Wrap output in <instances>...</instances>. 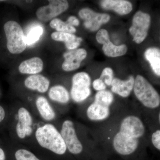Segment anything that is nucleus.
Masks as SVG:
<instances>
[{"label":"nucleus","instance_id":"obj_1","mask_svg":"<svg viewBox=\"0 0 160 160\" xmlns=\"http://www.w3.org/2000/svg\"><path fill=\"white\" fill-rule=\"evenodd\" d=\"M146 132V128L141 118L133 115L127 116L121 122L119 131L112 139V146L118 153L129 155L136 151L140 140Z\"/></svg>","mask_w":160,"mask_h":160},{"label":"nucleus","instance_id":"obj_2","mask_svg":"<svg viewBox=\"0 0 160 160\" xmlns=\"http://www.w3.org/2000/svg\"><path fill=\"white\" fill-rule=\"evenodd\" d=\"M36 138L39 144L58 155L66 153L67 148L61 133L54 126L47 124L38 128Z\"/></svg>","mask_w":160,"mask_h":160},{"label":"nucleus","instance_id":"obj_3","mask_svg":"<svg viewBox=\"0 0 160 160\" xmlns=\"http://www.w3.org/2000/svg\"><path fill=\"white\" fill-rule=\"evenodd\" d=\"M133 89L138 100L146 108L155 109L160 106L159 94L149 81L142 76H137L135 79Z\"/></svg>","mask_w":160,"mask_h":160},{"label":"nucleus","instance_id":"obj_4","mask_svg":"<svg viewBox=\"0 0 160 160\" xmlns=\"http://www.w3.org/2000/svg\"><path fill=\"white\" fill-rule=\"evenodd\" d=\"M114 100L111 92L104 90L98 91L94 101L86 111L88 118L91 121H101L107 119L110 115V106Z\"/></svg>","mask_w":160,"mask_h":160},{"label":"nucleus","instance_id":"obj_5","mask_svg":"<svg viewBox=\"0 0 160 160\" xmlns=\"http://www.w3.org/2000/svg\"><path fill=\"white\" fill-rule=\"evenodd\" d=\"M4 31L7 39V47L12 54H20L26 48L25 36L22 27L17 22L9 21L5 23Z\"/></svg>","mask_w":160,"mask_h":160},{"label":"nucleus","instance_id":"obj_6","mask_svg":"<svg viewBox=\"0 0 160 160\" xmlns=\"http://www.w3.org/2000/svg\"><path fill=\"white\" fill-rule=\"evenodd\" d=\"M91 78L86 72H79L72 78L71 95L76 102H81L86 99L91 94Z\"/></svg>","mask_w":160,"mask_h":160},{"label":"nucleus","instance_id":"obj_7","mask_svg":"<svg viewBox=\"0 0 160 160\" xmlns=\"http://www.w3.org/2000/svg\"><path fill=\"white\" fill-rule=\"evenodd\" d=\"M150 23L151 17L148 13L139 11L135 14L129 32L136 43L140 44L147 37Z\"/></svg>","mask_w":160,"mask_h":160},{"label":"nucleus","instance_id":"obj_8","mask_svg":"<svg viewBox=\"0 0 160 160\" xmlns=\"http://www.w3.org/2000/svg\"><path fill=\"white\" fill-rule=\"evenodd\" d=\"M61 134L67 149L71 153L78 154L82 151L83 147L75 129L74 124L70 120H66L63 122Z\"/></svg>","mask_w":160,"mask_h":160},{"label":"nucleus","instance_id":"obj_9","mask_svg":"<svg viewBox=\"0 0 160 160\" xmlns=\"http://www.w3.org/2000/svg\"><path fill=\"white\" fill-rule=\"evenodd\" d=\"M47 6L40 7L36 11L38 18L42 22H47L56 17L67 10L69 3L65 0L48 1Z\"/></svg>","mask_w":160,"mask_h":160},{"label":"nucleus","instance_id":"obj_10","mask_svg":"<svg viewBox=\"0 0 160 160\" xmlns=\"http://www.w3.org/2000/svg\"><path fill=\"white\" fill-rule=\"evenodd\" d=\"M79 16L84 20V25L91 31H96L100 29L103 24L110 20V16L107 13H98L89 8H83L79 12Z\"/></svg>","mask_w":160,"mask_h":160},{"label":"nucleus","instance_id":"obj_11","mask_svg":"<svg viewBox=\"0 0 160 160\" xmlns=\"http://www.w3.org/2000/svg\"><path fill=\"white\" fill-rule=\"evenodd\" d=\"M96 38L98 42L103 44L102 50L107 56L118 57L124 55L127 52V46L125 44L116 46L111 42L109 33L106 29H102L99 30Z\"/></svg>","mask_w":160,"mask_h":160},{"label":"nucleus","instance_id":"obj_12","mask_svg":"<svg viewBox=\"0 0 160 160\" xmlns=\"http://www.w3.org/2000/svg\"><path fill=\"white\" fill-rule=\"evenodd\" d=\"M87 52L84 49H74L63 54L65 61L62 68L65 71H72L79 68L82 61L87 56Z\"/></svg>","mask_w":160,"mask_h":160},{"label":"nucleus","instance_id":"obj_13","mask_svg":"<svg viewBox=\"0 0 160 160\" xmlns=\"http://www.w3.org/2000/svg\"><path fill=\"white\" fill-rule=\"evenodd\" d=\"M18 122L16 126L17 133L18 137L24 138L26 136H29L32 132L31 126L32 118L29 112L25 108H21L18 111Z\"/></svg>","mask_w":160,"mask_h":160},{"label":"nucleus","instance_id":"obj_14","mask_svg":"<svg viewBox=\"0 0 160 160\" xmlns=\"http://www.w3.org/2000/svg\"><path fill=\"white\" fill-rule=\"evenodd\" d=\"M134 81L132 76H130L128 79L125 81L115 78L111 83V91L122 97H128L133 89Z\"/></svg>","mask_w":160,"mask_h":160},{"label":"nucleus","instance_id":"obj_15","mask_svg":"<svg viewBox=\"0 0 160 160\" xmlns=\"http://www.w3.org/2000/svg\"><path fill=\"white\" fill-rule=\"evenodd\" d=\"M101 4L104 9L113 10L122 15L129 14L132 9V3L125 0H104Z\"/></svg>","mask_w":160,"mask_h":160},{"label":"nucleus","instance_id":"obj_16","mask_svg":"<svg viewBox=\"0 0 160 160\" xmlns=\"http://www.w3.org/2000/svg\"><path fill=\"white\" fill-rule=\"evenodd\" d=\"M49 81L44 76L35 74L30 76L25 81V86L32 90H37L41 93L46 92L49 89Z\"/></svg>","mask_w":160,"mask_h":160},{"label":"nucleus","instance_id":"obj_17","mask_svg":"<svg viewBox=\"0 0 160 160\" xmlns=\"http://www.w3.org/2000/svg\"><path fill=\"white\" fill-rule=\"evenodd\" d=\"M51 36L54 41L65 43L66 48L69 50H74L77 48L82 41V38L77 37L74 34L60 32H52Z\"/></svg>","mask_w":160,"mask_h":160},{"label":"nucleus","instance_id":"obj_18","mask_svg":"<svg viewBox=\"0 0 160 160\" xmlns=\"http://www.w3.org/2000/svg\"><path fill=\"white\" fill-rule=\"evenodd\" d=\"M42 60L38 57H34L23 61L19 66V71L23 74H36L43 70Z\"/></svg>","mask_w":160,"mask_h":160},{"label":"nucleus","instance_id":"obj_19","mask_svg":"<svg viewBox=\"0 0 160 160\" xmlns=\"http://www.w3.org/2000/svg\"><path fill=\"white\" fill-rule=\"evenodd\" d=\"M37 107L41 116L46 121L54 118L55 113L46 98L40 97L36 101Z\"/></svg>","mask_w":160,"mask_h":160},{"label":"nucleus","instance_id":"obj_20","mask_svg":"<svg viewBox=\"0 0 160 160\" xmlns=\"http://www.w3.org/2000/svg\"><path fill=\"white\" fill-rule=\"evenodd\" d=\"M145 58L150 63L155 73L160 76V51L157 48H149L145 52Z\"/></svg>","mask_w":160,"mask_h":160},{"label":"nucleus","instance_id":"obj_21","mask_svg":"<svg viewBox=\"0 0 160 160\" xmlns=\"http://www.w3.org/2000/svg\"><path fill=\"white\" fill-rule=\"evenodd\" d=\"M49 96L52 101L63 104L68 102L69 100V92L65 87L60 85L50 88Z\"/></svg>","mask_w":160,"mask_h":160},{"label":"nucleus","instance_id":"obj_22","mask_svg":"<svg viewBox=\"0 0 160 160\" xmlns=\"http://www.w3.org/2000/svg\"><path fill=\"white\" fill-rule=\"evenodd\" d=\"M49 25L52 28L56 29L57 32L71 34H73L76 32V29L74 27L59 18H54L52 20Z\"/></svg>","mask_w":160,"mask_h":160},{"label":"nucleus","instance_id":"obj_23","mask_svg":"<svg viewBox=\"0 0 160 160\" xmlns=\"http://www.w3.org/2000/svg\"><path fill=\"white\" fill-rule=\"evenodd\" d=\"M43 32V29L41 26H35L32 28L25 38L26 45H30L37 42Z\"/></svg>","mask_w":160,"mask_h":160},{"label":"nucleus","instance_id":"obj_24","mask_svg":"<svg viewBox=\"0 0 160 160\" xmlns=\"http://www.w3.org/2000/svg\"><path fill=\"white\" fill-rule=\"evenodd\" d=\"M15 156L17 160H40L31 152L26 149H19Z\"/></svg>","mask_w":160,"mask_h":160},{"label":"nucleus","instance_id":"obj_25","mask_svg":"<svg viewBox=\"0 0 160 160\" xmlns=\"http://www.w3.org/2000/svg\"><path fill=\"white\" fill-rule=\"evenodd\" d=\"M99 78L102 80L106 86H111L113 79V72L112 69L109 67L105 68L102 72Z\"/></svg>","mask_w":160,"mask_h":160},{"label":"nucleus","instance_id":"obj_26","mask_svg":"<svg viewBox=\"0 0 160 160\" xmlns=\"http://www.w3.org/2000/svg\"><path fill=\"white\" fill-rule=\"evenodd\" d=\"M151 141L152 145L158 150H160V130L157 129L152 133L151 136Z\"/></svg>","mask_w":160,"mask_h":160},{"label":"nucleus","instance_id":"obj_27","mask_svg":"<svg viewBox=\"0 0 160 160\" xmlns=\"http://www.w3.org/2000/svg\"><path fill=\"white\" fill-rule=\"evenodd\" d=\"M92 86L93 89L97 91H102L106 89V85L103 82L102 80L100 78L97 79L92 82Z\"/></svg>","mask_w":160,"mask_h":160},{"label":"nucleus","instance_id":"obj_28","mask_svg":"<svg viewBox=\"0 0 160 160\" xmlns=\"http://www.w3.org/2000/svg\"><path fill=\"white\" fill-rule=\"evenodd\" d=\"M66 22L73 27L78 26L80 24L79 21L78 19L76 17L73 16H71L69 17Z\"/></svg>","mask_w":160,"mask_h":160},{"label":"nucleus","instance_id":"obj_29","mask_svg":"<svg viewBox=\"0 0 160 160\" xmlns=\"http://www.w3.org/2000/svg\"><path fill=\"white\" fill-rule=\"evenodd\" d=\"M6 113L4 108L2 106H0V122H2L5 118Z\"/></svg>","mask_w":160,"mask_h":160},{"label":"nucleus","instance_id":"obj_30","mask_svg":"<svg viewBox=\"0 0 160 160\" xmlns=\"http://www.w3.org/2000/svg\"><path fill=\"white\" fill-rule=\"evenodd\" d=\"M5 159H6V156H5L4 150L0 148V160H5Z\"/></svg>","mask_w":160,"mask_h":160},{"label":"nucleus","instance_id":"obj_31","mask_svg":"<svg viewBox=\"0 0 160 160\" xmlns=\"http://www.w3.org/2000/svg\"><path fill=\"white\" fill-rule=\"evenodd\" d=\"M160 113H159V122L160 121Z\"/></svg>","mask_w":160,"mask_h":160}]
</instances>
